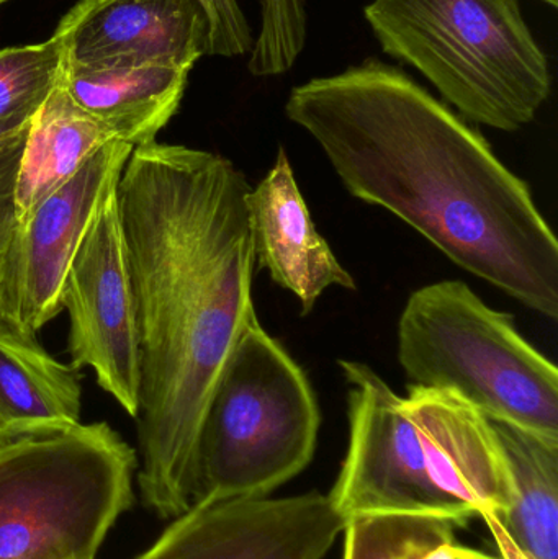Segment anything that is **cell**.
<instances>
[{"mask_svg":"<svg viewBox=\"0 0 558 559\" xmlns=\"http://www.w3.org/2000/svg\"><path fill=\"white\" fill-rule=\"evenodd\" d=\"M29 127L19 133L0 136V252L7 248L16 225V183Z\"/></svg>","mask_w":558,"mask_h":559,"instance_id":"44dd1931","label":"cell"},{"mask_svg":"<svg viewBox=\"0 0 558 559\" xmlns=\"http://www.w3.org/2000/svg\"><path fill=\"white\" fill-rule=\"evenodd\" d=\"M136 469L107 423L0 440V559H95L133 504Z\"/></svg>","mask_w":558,"mask_h":559,"instance_id":"277c9868","label":"cell"},{"mask_svg":"<svg viewBox=\"0 0 558 559\" xmlns=\"http://www.w3.org/2000/svg\"><path fill=\"white\" fill-rule=\"evenodd\" d=\"M285 115L317 141L354 199L392 213L462 271L558 318V242L530 186L406 72L367 59L292 88Z\"/></svg>","mask_w":558,"mask_h":559,"instance_id":"7a4b0ae2","label":"cell"},{"mask_svg":"<svg viewBox=\"0 0 558 559\" xmlns=\"http://www.w3.org/2000/svg\"><path fill=\"white\" fill-rule=\"evenodd\" d=\"M459 550H461V545L458 544V540L444 542V544L426 551L419 559H459Z\"/></svg>","mask_w":558,"mask_h":559,"instance_id":"603a6c76","label":"cell"},{"mask_svg":"<svg viewBox=\"0 0 558 559\" xmlns=\"http://www.w3.org/2000/svg\"><path fill=\"white\" fill-rule=\"evenodd\" d=\"M465 559H495V558L487 557V555L480 554V551H477V550H472V548H465Z\"/></svg>","mask_w":558,"mask_h":559,"instance_id":"cb8c5ba5","label":"cell"},{"mask_svg":"<svg viewBox=\"0 0 558 559\" xmlns=\"http://www.w3.org/2000/svg\"><path fill=\"white\" fill-rule=\"evenodd\" d=\"M403 404L436 488L472 518L503 515L513 483L491 420L452 391L408 386Z\"/></svg>","mask_w":558,"mask_h":559,"instance_id":"7c38bea8","label":"cell"},{"mask_svg":"<svg viewBox=\"0 0 558 559\" xmlns=\"http://www.w3.org/2000/svg\"><path fill=\"white\" fill-rule=\"evenodd\" d=\"M347 521L330 495L203 499L136 559H324Z\"/></svg>","mask_w":558,"mask_h":559,"instance_id":"8fae6325","label":"cell"},{"mask_svg":"<svg viewBox=\"0 0 558 559\" xmlns=\"http://www.w3.org/2000/svg\"><path fill=\"white\" fill-rule=\"evenodd\" d=\"M52 35L79 64L190 71L203 56L241 55L251 26L238 0H78Z\"/></svg>","mask_w":558,"mask_h":559,"instance_id":"ba28073f","label":"cell"},{"mask_svg":"<svg viewBox=\"0 0 558 559\" xmlns=\"http://www.w3.org/2000/svg\"><path fill=\"white\" fill-rule=\"evenodd\" d=\"M248 205L256 265L300 301L301 316L310 314L331 286L357 288L318 233L284 147L264 179L249 190Z\"/></svg>","mask_w":558,"mask_h":559,"instance_id":"4fadbf2b","label":"cell"},{"mask_svg":"<svg viewBox=\"0 0 558 559\" xmlns=\"http://www.w3.org/2000/svg\"><path fill=\"white\" fill-rule=\"evenodd\" d=\"M114 140L117 138L58 84L29 123L16 183L19 222Z\"/></svg>","mask_w":558,"mask_h":559,"instance_id":"e0dca14e","label":"cell"},{"mask_svg":"<svg viewBox=\"0 0 558 559\" xmlns=\"http://www.w3.org/2000/svg\"><path fill=\"white\" fill-rule=\"evenodd\" d=\"M134 147L110 141L58 190L29 210L0 252V322L36 332L61 314V289L72 258Z\"/></svg>","mask_w":558,"mask_h":559,"instance_id":"30bf717a","label":"cell"},{"mask_svg":"<svg viewBox=\"0 0 558 559\" xmlns=\"http://www.w3.org/2000/svg\"><path fill=\"white\" fill-rule=\"evenodd\" d=\"M480 518L487 524L488 531H490L491 537H494L495 544H497L498 551H500L501 559H531L511 540L510 535L504 531L497 514L487 512V514H482Z\"/></svg>","mask_w":558,"mask_h":559,"instance_id":"7402d4cb","label":"cell"},{"mask_svg":"<svg viewBox=\"0 0 558 559\" xmlns=\"http://www.w3.org/2000/svg\"><path fill=\"white\" fill-rule=\"evenodd\" d=\"M82 370L0 322V440L81 423Z\"/></svg>","mask_w":558,"mask_h":559,"instance_id":"9a60e30c","label":"cell"},{"mask_svg":"<svg viewBox=\"0 0 558 559\" xmlns=\"http://www.w3.org/2000/svg\"><path fill=\"white\" fill-rule=\"evenodd\" d=\"M396 342L408 386L452 391L490 420L558 439L556 365L467 283L415 289Z\"/></svg>","mask_w":558,"mask_h":559,"instance_id":"8992f818","label":"cell"},{"mask_svg":"<svg viewBox=\"0 0 558 559\" xmlns=\"http://www.w3.org/2000/svg\"><path fill=\"white\" fill-rule=\"evenodd\" d=\"M115 189L117 183L105 193L72 258L61 306L69 314L72 367H91L98 386L134 419L140 406V348Z\"/></svg>","mask_w":558,"mask_h":559,"instance_id":"9c48e42d","label":"cell"},{"mask_svg":"<svg viewBox=\"0 0 558 559\" xmlns=\"http://www.w3.org/2000/svg\"><path fill=\"white\" fill-rule=\"evenodd\" d=\"M349 384V447L333 486V499L347 522L412 515L467 524V509L439 491L429 476L422 440L403 397L369 365L340 360Z\"/></svg>","mask_w":558,"mask_h":559,"instance_id":"52a82bcc","label":"cell"},{"mask_svg":"<svg viewBox=\"0 0 558 559\" xmlns=\"http://www.w3.org/2000/svg\"><path fill=\"white\" fill-rule=\"evenodd\" d=\"M249 190L228 157L157 141L134 147L115 189L140 348L138 483L164 519L192 506L206 404L258 316Z\"/></svg>","mask_w":558,"mask_h":559,"instance_id":"6da1fadb","label":"cell"},{"mask_svg":"<svg viewBox=\"0 0 558 559\" xmlns=\"http://www.w3.org/2000/svg\"><path fill=\"white\" fill-rule=\"evenodd\" d=\"M189 69L85 66L62 59L59 85L78 107L133 147L156 141L179 110Z\"/></svg>","mask_w":558,"mask_h":559,"instance_id":"5bb4252c","label":"cell"},{"mask_svg":"<svg viewBox=\"0 0 558 559\" xmlns=\"http://www.w3.org/2000/svg\"><path fill=\"white\" fill-rule=\"evenodd\" d=\"M7 2V0H0V3Z\"/></svg>","mask_w":558,"mask_h":559,"instance_id":"4316f807","label":"cell"},{"mask_svg":"<svg viewBox=\"0 0 558 559\" xmlns=\"http://www.w3.org/2000/svg\"><path fill=\"white\" fill-rule=\"evenodd\" d=\"M320 424L307 374L254 316L203 414L193 502L271 495L310 465Z\"/></svg>","mask_w":558,"mask_h":559,"instance_id":"5b68a950","label":"cell"},{"mask_svg":"<svg viewBox=\"0 0 558 559\" xmlns=\"http://www.w3.org/2000/svg\"><path fill=\"white\" fill-rule=\"evenodd\" d=\"M459 559H465V547H462L461 550H459Z\"/></svg>","mask_w":558,"mask_h":559,"instance_id":"484cf974","label":"cell"},{"mask_svg":"<svg viewBox=\"0 0 558 559\" xmlns=\"http://www.w3.org/2000/svg\"><path fill=\"white\" fill-rule=\"evenodd\" d=\"M261 32L252 43L248 69L256 78L284 74L297 61L307 41L304 0H259Z\"/></svg>","mask_w":558,"mask_h":559,"instance_id":"ffe728a7","label":"cell"},{"mask_svg":"<svg viewBox=\"0 0 558 559\" xmlns=\"http://www.w3.org/2000/svg\"><path fill=\"white\" fill-rule=\"evenodd\" d=\"M458 527L446 519L412 515L353 519L343 532V559H419L455 540Z\"/></svg>","mask_w":558,"mask_h":559,"instance_id":"d6986e66","label":"cell"},{"mask_svg":"<svg viewBox=\"0 0 558 559\" xmlns=\"http://www.w3.org/2000/svg\"><path fill=\"white\" fill-rule=\"evenodd\" d=\"M364 16L383 52L418 69L472 123L521 130L553 91L518 0H372Z\"/></svg>","mask_w":558,"mask_h":559,"instance_id":"3957f363","label":"cell"},{"mask_svg":"<svg viewBox=\"0 0 558 559\" xmlns=\"http://www.w3.org/2000/svg\"><path fill=\"white\" fill-rule=\"evenodd\" d=\"M494 424L510 468L513 499L500 518L531 559H558V439Z\"/></svg>","mask_w":558,"mask_h":559,"instance_id":"2e32d148","label":"cell"},{"mask_svg":"<svg viewBox=\"0 0 558 559\" xmlns=\"http://www.w3.org/2000/svg\"><path fill=\"white\" fill-rule=\"evenodd\" d=\"M64 48L43 43L0 49V136L26 130L59 84Z\"/></svg>","mask_w":558,"mask_h":559,"instance_id":"ac0fdd59","label":"cell"},{"mask_svg":"<svg viewBox=\"0 0 558 559\" xmlns=\"http://www.w3.org/2000/svg\"><path fill=\"white\" fill-rule=\"evenodd\" d=\"M539 2L547 3V5L554 7V9L558 5V0H539Z\"/></svg>","mask_w":558,"mask_h":559,"instance_id":"d4e9b609","label":"cell"}]
</instances>
